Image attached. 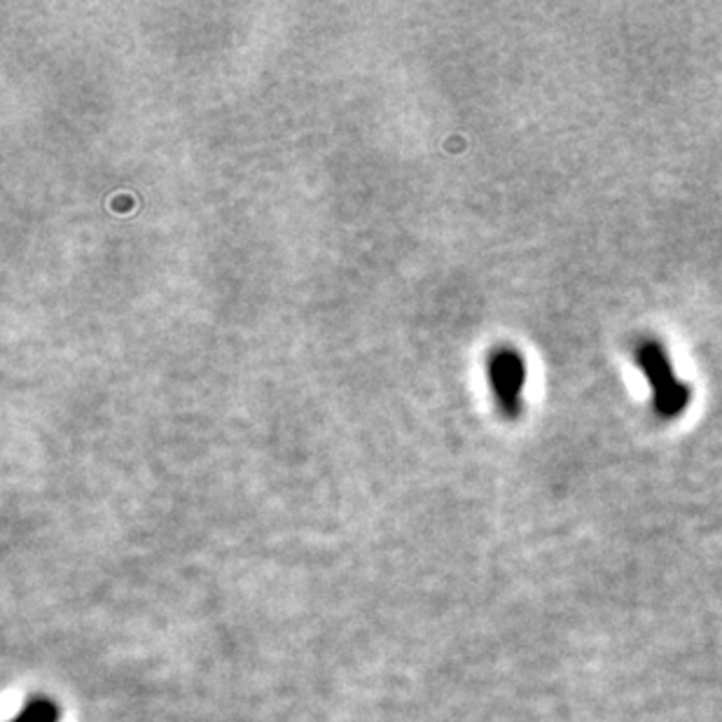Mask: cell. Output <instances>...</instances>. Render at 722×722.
Listing matches in <instances>:
<instances>
[{
    "label": "cell",
    "instance_id": "1",
    "mask_svg": "<svg viewBox=\"0 0 722 722\" xmlns=\"http://www.w3.org/2000/svg\"><path fill=\"white\" fill-rule=\"evenodd\" d=\"M636 363L643 370L650 391H653V409L659 419H678L692 401V388L680 382L674 372L669 353L655 339H645L636 349Z\"/></svg>",
    "mask_w": 722,
    "mask_h": 722
},
{
    "label": "cell",
    "instance_id": "2",
    "mask_svg": "<svg viewBox=\"0 0 722 722\" xmlns=\"http://www.w3.org/2000/svg\"><path fill=\"white\" fill-rule=\"evenodd\" d=\"M489 382L505 419H517L521 391L527 386V363L517 349L500 347L489 358Z\"/></svg>",
    "mask_w": 722,
    "mask_h": 722
},
{
    "label": "cell",
    "instance_id": "3",
    "mask_svg": "<svg viewBox=\"0 0 722 722\" xmlns=\"http://www.w3.org/2000/svg\"><path fill=\"white\" fill-rule=\"evenodd\" d=\"M59 720H61L59 703H54L52 699H45V697H38V699H31L22 709V713L16 715L12 722H59Z\"/></svg>",
    "mask_w": 722,
    "mask_h": 722
}]
</instances>
